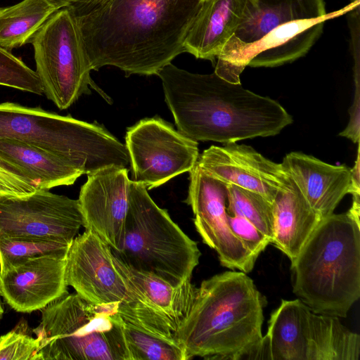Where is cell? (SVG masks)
I'll list each match as a JSON object with an SVG mask.
<instances>
[{"label":"cell","instance_id":"obj_10","mask_svg":"<svg viewBox=\"0 0 360 360\" xmlns=\"http://www.w3.org/2000/svg\"><path fill=\"white\" fill-rule=\"evenodd\" d=\"M83 226L78 200L49 190L24 195L0 194V238L70 244Z\"/></svg>","mask_w":360,"mask_h":360},{"label":"cell","instance_id":"obj_22","mask_svg":"<svg viewBox=\"0 0 360 360\" xmlns=\"http://www.w3.org/2000/svg\"><path fill=\"white\" fill-rule=\"evenodd\" d=\"M273 211L274 233L271 243L292 262L322 217L290 180L288 188L279 191L275 197Z\"/></svg>","mask_w":360,"mask_h":360},{"label":"cell","instance_id":"obj_29","mask_svg":"<svg viewBox=\"0 0 360 360\" xmlns=\"http://www.w3.org/2000/svg\"><path fill=\"white\" fill-rule=\"evenodd\" d=\"M0 85L41 95L42 86L35 71L11 51L0 46Z\"/></svg>","mask_w":360,"mask_h":360},{"label":"cell","instance_id":"obj_24","mask_svg":"<svg viewBox=\"0 0 360 360\" xmlns=\"http://www.w3.org/2000/svg\"><path fill=\"white\" fill-rule=\"evenodd\" d=\"M307 360H359L360 336L342 324L339 317L311 311Z\"/></svg>","mask_w":360,"mask_h":360},{"label":"cell","instance_id":"obj_18","mask_svg":"<svg viewBox=\"0 0 360 360\" xmlns=\"http://www.w3.org/2000/svg\"><path fill=\"white\" fill-rule=\"evenodd\" d=\"M282 167L307 202L322 218L332 214L349 193L351 168L333 165L301 152H291Z\"/></svg>","mask_w":360,"mask_h":360},{"label":"cell","instance_id":"obj_27","mask_svg":"<svg viewBox=\"0 0 360 360\" xmlns=\"http://www.w3.org/2000/svg\"><path fill=\"white\" fill-rule=\"evenodd\" d=\"M227 212L249 220L264 235L271 243L274 238L273 203L257 193L226 184Z\"/></svg>","mask_w":360,"mask_h":360},{"label":"cell","instance_id":"obj_6","mask_svg":"<svg viewBox=\"0 0 360 360\" xmlns=\"http://www.w3.org/2000/svg\"><path fill=\"white\" fill-rule=\"evenodd\" d=\"M120 303L94 305L67 294L40 311L33 329L43 360H130Z\"/></svg>","mask_w":360,"mask_h":360},{"label":"cell","instance_id":"obj_2","mask_svg":"<svg viewBox=\"0 0 360 360\" xmlns=\"http://www.w3.org/2000/svg\"><path fill=\"white\" fill-rule=\"evenodd\" d=\"M157 75L179 131L195 141L226 144L272 136L293 122L276 100L215 72L192 73L170 63Z\"/></svg>","mask_w":360,"mask_h":360},{"label":"cell","instance_id":"obj_25","mask_svg":"<svg viewBox=\"0 0 360 360\" xmlns=\"http://www.w3.org/2000/svg\"><path fill=\"white\" fill-rule=\"evenodd\" d=\"M65 6L57 0H22L0 7V46L11 51L30 43L49 17Z\"/></svg>","mask_w":360,"mask_h":360},{"label":"cell","instance_id":"obj_14","mask_svg":"<svg viewBox=\"0 0 360 360\" xmlns=\"http://www.w3.org/2000/svg\"><path fill=\"white\" fill-rule=\"evenodd\" d=\"M197 164L225 184L257 193L272 203L278 192L288 189L290 185L281 163L236 142L210 146L198 156Z\"/></svg>","mask_w":360,"mask_h":360},{"label":"cell","instance_id":"obj_9","mask_svg":"<svg viewBox=\"0 0 360 360\" xmlns=\"http://www.w3.org/2000/svg\"><path fill=\"white\" fill-rule=\"evenodd\" d=\"M198 145L159 117L140 120L125 136L132 181L152 189L190 172L199 156Z\"/></svg>","mask_w":360,"mask_h":360},{"label":"cell","instance_id":"obj_26","mask_svg":"<svg viewBox=\"0 0 360 360\" xmlns=\"http://www.w3.org/2000/svg\"><path fill=\"white\" fill-rule=\"evenodd\" d=\"M130 360H188L174 334L165 333L118 309Z\"/></svg>","mask_w":360,"mask_h":360},{"label":"cell","instance_id":"obj_13","mask_svg":"<svg viewBox=\"0 0 360 360\" xmlns=\"http://www.w3.org/2000/svg\"><path fill=\"white\" fill-rule=\"evenodd\" d=\"M128 172L112 165L87 174L78 199L85 230L98 236L112 252L123 247L131 182Z\"/></svg>","mask_w":360,"mask_h":360},{"label":"cell","instance_id":"obj_3","mask_svg":"<svg viewBox=\"0 0 360 360\" xmlns=\"http://www.w3.org/2000/svg\"><path fill=\"white\" fill-rule=\"evenodd\" d=\"M266 298L243 271L204 280L175 338L187 359L240 360L263 337Z\"/></svg>","mask_w":360,"mask_h":360},{"label":"cell","instance_id":"obj_4","mask_svg":"<svg viewBox=\"0 0 360 360\" xmlns=\"http://www.w3.org/2000/svg\"><path fill=\"white\" fill-rule=\"evenodd\" d=\"M359 215L322 218L291 262L293 293L316 314L346 317L360 297Z\"/></svg>","mask_w":360,"mask_h":360},{"label":"cell","instance_id":"obj_35","mask_svg":"<svg viewBox=\"0 0 360 360\" xmlns=\"http://www.w3.org/2000/svg\"><path fill=\"white\" fill-rule=\"evenodd\" d=\"M359 143H358V150L356 160L354 165L351 168V184L349 194L353 195H360V172H359Z\"/></svg>","mask_w":360,"mask_h":360},{"label":"cell","instance_id":"obj_16","mask_svg":"<svg viewBox=\"0 0 360 360\" xmlns=\"http://www.w3.org/2000/svg\"><path fill=\"white\" fill-rule=\"evenodd\" d=\"M66 256L46 255L27 260L0 273V295L15 311L41 310L68 294Z\"/></svg>","mask_w":360,"mask_h":360},{"label":"cell","instance_id":"obj_12","mask_svg":"<svg viewBox=\"0 0 360 360\" xmlns=\"http://www.w3.org/2000/svg\"><path fill=\"white\" fill-rule=\"evenodd\" d=\"M65 278L68 286L94 305L143 304L117 269L109 245L91 231L85 230L72 240Z\"/></svg>","mask_w":360,"mask_h":360},{"label":"cell","instance_id":"obj_33","mask_svg":"<svg viewBox=\"0 0 360 360\" xmlns=\"http://www.w3.org/2000/svg\"><path fill=\"white\" fill-rule=\"evenodd\" d=\"M35 191L25 181L0 165V194L24 195Z\"/></svg>","mask_w":360,"mask_h":360},{"label":"cell","instance_id":"obj_30","mask_svg":"<svg viewBox=\"0 0 360 360\" xmlns=\"http://www.w3.org/2000/svg\"><path fill=\"white\" fill-rule=\"evenodd\" d=\"M0 360H43L38 340L25 319L0 337Z\"/></svg>","mask_w":360,"mask_h":360},{"label":"cell","instance_id":"obj_34","mask_svg":"<svg viewBox=\"0 0 360 360\" xmlns=\"http://www.w3.org/2000/svg\"><path fill=\"white\" fill-rule=\"evenodd\" d=\"M69 7L77 16L89 14L109 2L110 0H57Z\"/></svg>","mask_w":360,"mask_h":360},{"label":"cell","instance_id":"obj_19","mask_svg":"<svg viewBox=\"0 0 360 360\" xmlns=\"http://www.w3.org/2000/svg\"><path fill=\"white\" fill-rule=\"evenodd\" d=\"M257 0H205L188 32L184 49L213 63L238 27L255 11Z\"/></svg>","mask_w":360,"mask_h":360},{"label":"cell","instance_id":"obj_7","mask_svg":"<svg viewBox=\"0 0 360 360\" xmlns=\"http://www.w3.org/2000/svg\"><path fill=\"white\" fill-rule=\"evenodd\" d=\"M112 252L127 266L174 287L191 279L201 255L197 243L155 203L146 187L132 180L123 247Z\"/></svg>","mask_w":360,"mask_h":360},{"label":"cell","instance_id":"obj_32","mask_svg":"<svg viewBox=\"0 0 360 360\" xmlns=\"http://www.w3.org/2000/svg\"><path fill=\"white\" fill-rule=\"evenodd\" d=\"M355 93L354 101L349 109V120L346 128L339 136L350 139L353 143H359L360 138V90L359 71L354 72Z\"/></svg>","mask_w":360,"mask_h":360},{"label":"cell","instance_id":"obj_5","mask_svg":"<svg viewBox=\"0 0 360 360\" xmlns=\"http://www.w3.org/2000/svg\"><path fill=\"white\" fill-rule=\"evenodd\" d=\"M0 138L34 145L89 174L115 165L129 169L125 145L103 127L48 112L39 107L0 103Z\"/></svg>","mask_w":360,"mask_h":360},{"label":"cell","instance_id":"obj_20","mask_svg":"<svg viewBox=\"0 0 360 360\" xmlns=\"http://www.w3.org/2000/svg\"><path fill=\"white\" fill-rule=\"evenodd\" d=\"M0 165L36 190L73 184L83 174L67 160L15 139L0 138Z\"/></svg>","mask_w":360,"mask_h":360},{"label":"cell","instance_id":"obj_21","mask_svg":"<svg viewBox=\"0 0 360 360\" xmlns=\"http://www.w3.org/2000/svg\"><path fill=\"white\" fill-rule=\"evenodd\" d=\"M113 260L118 271L139 295L142 302L165 319L176 331L194 300L197 288L191 283V279L174 287L158 276L127 266L114 255Z\"/></svg>","mask_w":360,"mask_h":360},{"label":"cell","instance_id":"obj_28","mask_svg":"<svg viewBox=\"0 0 360 360\" xmlns=\"http://www.w3.org/2000/svg\"><path fill=\"white\" fill-rule=\"evenodd\" d=\"M70 244L1 238H0V273L37 257L46 255L67 256Z\"/></svg>","mask_w":360,"mask_h":360},{"label":"cell","instance_id":"obj_36","mask_svg":"<svg viewBox=\"0 0 360 360\" xmlns=\"http://www.w3.org/2000/svg\"><path fill=\"white\" fill-rule=\"evenodd\" d=\"M3 313H4V309H3V307H2V304H1V300H0V321H1V318H2Z\"/></svg>","mask_w":360,"mask_h":360},{"label":"cell","instance_id":"obj_31","mask_svg":"<svg viewBox=\"0 0 360 360\" xmlns=\"http://www.w3.org/2000/svg\"><path fill=\"white\" fill-rule=\"evenodd\" d=\"M228 219L233 234L256 258L271 243L269 238L247 219L230 214Z\"/></svg>","mask_w":360,"mask_h":360},{"label":"cell","instance_id":"obj_37","mask_svg":"<svg viewBox=\"0 0 360 360\" xmlns=\"http://www.w3.org/2000/svg\"><path fill=\"white\" fill-rule=\"evenodd\" d=\"M350 3H358L360 2V0H350Z\"/></svg>","mask_w":360,"mask_h":360},{"label":"cell","instance_id":"obj_11","mask_svg":"<svg viewBox=\"0 0 360 360\" xmlns=\"http://www.w3.org/2000/svg\"><path fill=\"white\" fill-rule=\"evenodd\" d=\"M189 172L186 202L191 207L195 227L203 243L217 252L221 266L250 272L257 258L229 226L226 184L207 173L197 162Z\"/></svg>","mask_w":360,"mask_h":360},{"label":"cell","instance_id":"obj_1","mask_svg":"<svg viewBox=\"0 0 360 360\" xmlns=\"http://www.w3.org/2000/svg\"><path fill=\"white\" fill-rule=\"evenodd\" d=\"M200 0H110L75 16L91 70L153 75L184 52Z\"/></svg>","mask_w":360,"mask_h":360},{"label":"cell","instance_id":"obj_15","mask_svg":"<svg viewBox=\"0 0 360 360\" xmlns=\"http://www.w3.org/2000/svg\"><path fill=\"white\" fill-rule=\"evenodd\" d=\"M358 3L314 19L291 21L272 30L259 41L245 46L233 62L226 81L240 83V75L246 66L274 68L305 56L321 35L325 22L349 13Z\"/></svg>","mask_w":360,"mask_h":360},{"label":"cell","instance_id":"obj_17","mask_svg":"<svg viewBox=\"0 0 360 360\" xmlns=\"http://www.w3.org/2000/svg\"><path fill=\"white\" fill-rule=\"evenodd\" d=\"M326 14L324 0H257L255 11L224 46L217 58L214 72L226 80L233 62L245 46L283 24Z\"/></svg>","mask_w":360,"mask_h":360},{"label":"cell","instance_id":"obj_38","mask_svg":"<svg viewBox=\"0 0 360 360\" xmlns=\"http://www.w3.org/2000/svg\"><path fill=\"white\" fill-rule=\"evenodd\" d=\"M200 1H205V0H200Z\"/></svg>","mask_w":360,"mask_h":360},{"label":"cell","instance_id":"obj_23","mask_svg":"<svg viewBox=\"0 0 360 360\" xmlns=\"http://www.w3.org/2000/svg\"><path fill=\"white\" fill-rule=\"evenodd\" d=\"M311 310L300 300H281L269 321L266 334L271 360H307Z\"/></svg>","mask_w":360,"mask_h":360},{"label":"cell","instance_id":"obj_8","mask_svg":"<svg viewBox=\"0 0 360 360\" xmlns=\"http://www.w3.org/2000/svg\"><path fill=\"white\" fill-rule=\"evenodd\" d=\"M36 73L42 91L60 110L72 105L89 86L99 91L91 70L76 18L65 6L52 14L32 38Z\"/></svg>","mask_w":360,"mask_h":360}]
</instances>
